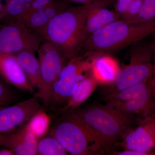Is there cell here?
Segmentation results:
<instances>
[{
    "instance_id": "obj_2",
    "label": "cell",
    "mask_w": 155,
    "mask_h": 155,
    "mask_svg": "<svg viewBox=\"0 0 155 155\" xmlns=\"http://www.w3.org/2000/svg\"><path fill=\"white\" fill-rule=\"evenodd\" d=\"M74 111L93 131L101 153L114 149L142 119L106 104H94Z\"/></svg>"
},
{
    "instance_id": "obj_12",
    "label": "cell",
    "mask_w": 155,
    "mask_h": 155,
    "mask_svg": "<svg viewBox=\"0 0 155 155\" xmlns=\"http://www.w3.org/2000/svg\"><path fill=\"white\" fill-rule=\"evenodd\" d=\"M110 106L125 114L142 118L155 116V80L133 99Z\"/></svg>"
},
{
    "instance_id": "obj_11",
    "label": "cell",
    "mask_w": 155,
    "mask_h": 155,
    "mask_svg": "<svg viewBox=\"0 0 155 155\" xmlns=\"http://www.w3.org/2000/svg\"><path fill=\"white\" fill-rule=\"evenodd\" d=\"M0 76L9 84L19 90L36 94L25 72L14 55L0 53Z\"/></svg>"
},
{
    "instance_id": "obj_3",
    "label": "cell",
    "mask_w": 155,
    "mask_h": 155,
    "mask_svg": "<svg viewBox=\"0 0 155 155\" xmlns=\"http://www.w3.org/2000/svg\"><path fill=\"white\" fill-rule=\"evenodd\" d=\"M89 5L69 7L54 17L39 32L44 40L61 49L67 61L78 56L82 48L81 35Z\"/></svg>"
},
{
    "instance_id": "obj_32",
    "label": "cell",
    "mask_w": 155,
    "mask_h": 155,
    "mask_svg": "<svg viewBox=\"0 0 155 155\" xmlns=\"http://www.w3.org/2000/svg\"><path fill=\"white\" fill-rule=\"evenodd\" d=\"M4 135H0V146H2V143Z\"/></svg>"
},
{
    "instance_id": "obj_33",
    "label": "cell",
    "mask_w": 155,
    "mask_h": 155,
    "mask_svg": "<svg viewBox=\"0 0 155 155\" xmlns=\"http://www.w3.org/2000/svg\"><path fill=\"white\" fill-rule=\"evenodd\" d=\"M6 1H8V0H5Z\"/></svg>"
},
{
    "instance_id": "obj_20",
    "label": "cell",
    "mask_w": 155,
    "mask_h": 155,
    "mask_svg": "<svg viewBox=\"0 0 155 155\" xmlns=\"http://www.w3.org/2000/svg\"><path fill=\"white\" fill-rule=\"evenodd\" d=\"M51 122V117L41 109L31 116L25 126L38 140L48 132Z\"/></svg>"
},
{
    "instance_id": "obj_19",
    "label": "cell",
    "mask_w": 155,
    "mask_h": 155,
    "mask_svg": "<svg viewBox=\"0 0 155 155\" xmlns=\"http://www.w3.org/2000/svg\"><path fill=\"white\" fill-rule=\"evenodd\" d=\"M155 80L154 76L134 86L110 93L106 95L104 98L106 104L112 106L118 103L125 102L133 99L142 92L146 89Z\"/></svg>"
},
{
    "instance_id": "obj_1",
    "label": "cell",
    "mask_w": 155,
    "mask_h": 155,
    "mask_svg": "<svg viewBox=\"0 0 155 155\" xmlns=\"http://www.w3.org/2000/svg\"><path fill=\"white\" fill-rule=\"evenodd\" d=\"M154 33L155 19L141 22L118 19L92 34L84 42L80 52L93 59L117 51Z\"/></svg>"
},
{
    "instance_id": "obj_9",
    "label": "cell",
    "mask_w": 155,
    "mask_h": 155,
    "mask_svg": "<svg viewBox=\"0 0 155 155\" xmlns=\"http://www.w3.org/2000/svg\"><path fill=\"white\" fill-rule=\"evenodd\" d=\"M124 150L155 155V116L143 118L122 140L114 145Z\"/></svg>"
},
{
    "instance_id": "obj_8",
    "label": "cell",
    "mask_w": 155,
    "mask_h": 155,
    "mask_svg": "<svg viewBox=\"0 0 155 155\" xmlns=\"http://www.w3.org/2000/svg\"><path fill=\"white\" fill-rule=\"evenodd\" d=\"M91 67V63L78 55L69 60L56 81L48 104L65 105Z\"/></svg>"
},
{
    "instance_id": "obj_16",
    "label": "cell",
    "mask_w": 155,
    "mask_h": 155,
    "mask_svg": "<svg viewBox=\"0 0 155 155\" xmlns=\"http://www.w3.org/2000/svg\"><path fill=\"white\" fill-rule=\"evenodd\" d=\"M119 69L114 58L104 55L93 59L91 74L98 84H110L115 80Z\"/></svg>"
},
{
    "instance_id": "obj_30",
    "label": "cell",
    "mask_w": 155,
    "mask_h": 155,
    "mask_svg": "<svg viewBox=\"0 0 155 155\" xmlns=\"http://www.w3.org/2000/svg\"><path fill=\"white\" fill-rule=\"evenodd\" d=\"M2 0H0V22L2 21L4 13V5L2 3Z\"/></svg>"
},
{
    "instance_id": "obj_14",
    "label": "cell",
    "mask_w": 155,
    "mask_h": 155,
    "mask_svg": "<svg viewBox=\"0 0 155 155\" xmlns=\"http://www.w3.org/2000/svg\"><path fill=\"white\" fill-rule=\"evenodd\" d=\"M38 139L22 125L11 133L4 135L2 146L13 151L15 155H37Z\"/></svg>"
},
{
    "instance_id": "obj_7",
    "label": "cell",
    "mask_w": 155,
    "mask_h": 155,
    "mask_svg": "<svg viewBox=\"0 0 155 155\" xmlns=\"http://www.w3.org/2000/svg\"><path fill=\"white\" fill-rule=\"evenodd\" d=\"M43 37L38 32L18 22L0 25V53L15 55L23 51L37 52Z\"/></svg>"
},
{
    "instance_id": "obj_26",
    "label": "cell",
    "mask_w": 155,
    "mask_h": 155,
    "mask_svg": "<svg viewBox=\"0 0 155 155\" xmlns=\"http://www.w3.org/2000/svg\"><path fill=\"white\" fill-rule=\"evenodd\" d=\"M143 0H132L128 11L123 15L124 20L131 21L136 17L141 8Z\"/></svg>"
},
{
    "instance_id": "obj_28",
    "label": "cell",
    "mask_w": 155,
    "mask_h": 155,
    "mask_svg": "<svg viewBox=\"0 0 155 155\" xmlns=\"http://www.w3.org/2000/svg\"><path fill=\"white\" fill-rule=\"evenodd\" d=\"M67 3H73L78 5H85L95 2L102 3L107 5L110 0H63Z\"/></svg>"
},
{
    "instance_id": "obj_5",
    "label": "cell",
    "mask_w": 155,
    "mask_h": 155,
    "mask_svg": "<svg viewBox=\"0 0 155 155\" xmlns=\"http://www.w3.org/2000/svg\"><path fill=\"white\" fill-rule=\"evenodd\" d=\"M136 46L130 52L129 63L119 69L115 80L110 84L107 94L134 86L154 76L152 61L153 45Z\"/></svg>"
},
{
    "instance_id": "obj_21",
    "label": "cell",
    "mask_w": 155,
    "mask_h": 155,
    "mask_svg": "<svg viewBox=\"0 0 155 155\" xmlns=\"http://www.w3.org/2000/svg\"><path fill=\"white\" fill-rule=\"evenodd\" d=\"M33 0H8L4 5L2 21L4 23L17 22Z\"/></svg>"
},
{
    "instance_id": "obj_18",
    "label": "cell",
    "mask_w": 155,
    "mask_h": 155,
    "mask_svg": "<svg viewBox=\"0 0 155 155\" xmlns=\"http://www.w3.org/2000/svg\"><path fill=\"white\" fill-rule=\"evenodd\" d=\"M34 52L23 51L14 55L31 85L38 89L41 84L40 66Z\"/></svg>"
},
{
    "instance_id": "obj_24",
    "label": "cell",
    "mask_w": 155,
    "mask_h": 155,
    "mask_svg": "<svg viewBox=\"0 0 155 155\" xmlns=\"http://www.w3.org/2000/svg\"><path fill=\"white\" fill-rule=\"evenodd\" d=\"M16 99V95L9 84L0 78V110L10 106Z\"/></svg>"
},
{
    "instance_id": "obj_6",
    "label": "cell",
    "mask_w": 155,
    "mask_h": 155,
    "mask_svg": "<svg viewBox=\"0 0 155 155\" xmlns=\"http://www.w3.org/2000/svg\"><path fill=\"white\" fill-rule=\"evenodd\" d=\"M37 52L41 84L35 95L48 105L54 85L67 61L61 49L48 41H44Z\"/></svg>"
},
{
    "instance_id": "obj_15",
    "label": "cell",
    "mask_w": 155,
    "mask_h": 155,
    "mask_svg": "<svg viewBox=\"0 0 155 155\" xmlns=\"http://www.w3.org/2000/svg\"><path fill=\"white\" fill-rule=\"evenodd\" d=\"M69 7L68 3L58 0L49 6L34 11L17 22L39 33L52 19Z\"/></svg>"
},
{
    "instance_id": "obj_31",
    "label": "cell",
    "mask_w": 155,
    "mask_h": 155,
    "mask_svg": "<svg viewBox=\"0 0 155 155\" xmlns=\"http://www.w3.org/2000/svg\"><path fill=\"white\" fill-rule=\"evenodd\" d=\"M153 51L154 56V76L155 78V41L153 44Z\"/></svg>"
},
{
    "instance_id": "obj_25",
    "label": "cell",
    "mask_w": 155,
    "mask_h": 155,
    "mask_svg": "<svg viewBox=\"0 0 155 155\" xmlns=\"http://www.w3.org/2000/svg\"><path fill=\"white\" fill-rule=\"evenodd\" d=\"M58 1V0H33L26 9L22 17L17 22H19L34 11L49 6Z\"/></svg>"
},
{
    "instance_id": "obj_29",
    "label": "cell",
    "mask_w": 155,
    "mask_h": 155,
    "mask_svg": "<svg viewBox=\"0 0 155 155\" xmlns=\"http://www.w3.org/2000/svg\"><path fill=\"white\" fill-rule=\"evenodd\" d=\"M0 155H15L13 151L8 148L0 149Z\"/></svg>"
},
{
    "instance_id": "obj_22",
    "label": "cell",
    "mask_w": 155,
    "mask_h": 155,
    "mask_svg": "<svg viewBox=\"0 0 155 155\" xmlns=\"http://www.w3.org/2000/svg\"><path fill=\"white\" fill-rule=\"evenodd\" d=\"M68 154L55 137L49 132L38 140L37 155H67Z\"/></svg>"
},
{
    "instance_id": "obj_10",
    "label": "cell",
    "mask_w": 155,
    "mask_h": 155,
    "mask_svg": "<svg viewBox=\"0 0 155 155\" xmlns=\"http://www.w3.org/2000/svg\"><path fill=\"white\" fill-rule=\"evenodd\" d=\"M36 96L0 110V135L11 133L26 123L34 114L41 109Z\"/></svg>"
},
{
    "instance_id": "obj_17",
    "label": "cell",
    "mask_w": 155,
    "mask_h": 155,
    "mask_svg": "<svg viewBox=\"0 0 155 155\" xmlns=\"http://www.w3.org/2000/svg\"><path fill=\"white\" fill-rule=\"evenodd\" d=\"M98 84L91 74L89 75H84L78 83L75 91L62 109V111L74 110L77 109L91 95Z\"/></svg>"
},
{
    "instance_id": "obj_4",
    "label": "cell",
    "mask_w": 155,
    "mask_h": 155,
    "mask_svg": "<svg viewBox=\"0 0 155 155\" xmlns=\"http://www.w3.org/2000/svg\"><path fill=\"white\" fill-rule=\"evenodd\" d=\"M49 133L55 137L68 153L87 155L101 153L93 131L74 110L62 111Z\"/></svg>"
},
{
    "instance_id": "obj_23",
    "label": "cell",
    "mask_w": 155,
    "mask_h": 155,
    "mask_svg": "<svg viewBox=\"0 0 155 155\" xmlns=\"http://www.w3.org/2000/svg\"><path fill=\"white\" fill-rule=\"evenodd\" d=\"M155 19V0H143L141 8L131 22H148Z\"/></svg>"
},
{
    "instance_id": "obj_27",
    "label": "cell",
    "mask_w": 155,
    "mask_h": 155,
    "mask_svg": "<svg viewBox=\"0 0 155 155\" xmlns=\"http://www.w3.org/2000/svg\"><path fill=\"white\" fill-rule=\"evenodd\" d=\"M132 0H117L116 12L118 15H124L129 9Z\"/></svg>"
},
{
    "instance_id": "obj_13",
    "label": "cell",
    "mask_w": 155,
    "mask_h": 155,
    "mask_svg": "<svg viewBox=\"0 0 155 155\" xmlns=\"http://www.w3.org/2000/svg\"><path fill=\"white\" fill-rule=\"evenodd\" d=\"M119 17L116 12L107 8L105 4L99 2L90 4L88 14L81 35L82 45L92 34L118 20Z\"/></svg>"
}]
</instances>
